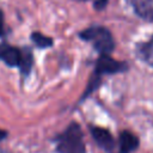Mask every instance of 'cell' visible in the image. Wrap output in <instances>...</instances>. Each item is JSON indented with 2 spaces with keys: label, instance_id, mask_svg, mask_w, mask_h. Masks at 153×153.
I'll return each instance as SVG.
<instances>
[{
  "label": "cell",
  "instance_id": "cell-10",
  "mask_svg": "<svg viewBox=\"0 0 153 153\" xmlns=\"http://www.w3.org/2000/svg\"><path fill=\"white\" fill-rule=\"evenodd\" d=\"M108 2H109V0H96L93 4V7L98 11H100V10H104L106 7Z\"/></svg>",
  "mask_w": 153,
  "mask_h": 153
},
{
  "label": "cell",
  "instance_id": "cell-12",
  "mask_svg": "<svg viewBox=\"0 0 153 153\" xmlns=\"http://www.w3.org/2000/svg\"><path fill=\"white\" fill-rule=\"evenodd\" d=\"M6 137H7V131L0 128V141H2V140L6 139Z\"/></svg>",
  "mask_w": 153,
  "mask_h": 153
},
{
  "label": "cell",
  "instance_id": "cell-2",
  "mask_svg": "<svg viewBox=\"0 0 153 153\" xmlns=\"http://www.w3.org/2000/svg\"><path fill=\"white\" fill-rule=\"evenodd\" d=\"M57 153H86V145L81 127L78 122H71L67 128L54 137Z\"/></svg>",
  "mask_w": 153,
  "mask_h": 153
},
{
  "label": "cell",
  "instance_id": "cell-1",
  "mask_svg": "<svg viewBox=\"0 0 153 153\" xmlns=\"http://www.w3.org/2000/svg\"><path fill=\"white\" fill-rule=\"evenodd\" d=\"M0 61L8 67H18L23 78L30 75L33 66V56L27 47L20 49L8 43H0Z\"/></svg>",
  "mask_w": 153,
  "mask_h": 153
},
{
  "label": "cell",
  "instance_id": "cell-9",
  "mask_svg": "<svg viewBox=\"0 0 153 153\" xmlns=\"http://www.w3.org/2000/svg\"><path fill=\"white\" fill-rule=\"evenodd\" d=\"M31 41L33 42V44L41 49H45V48H49L54 44V41L53 38L38 32V31H35L31 33Z\"/></svg>",
  "mask_w": 153,
  "mask_h": 153
},
{
  "label": "cell",
  "instance_id": "cell-8",
  "mask_svg": "<svg viewBox=\"0 0 153 153\" xmlns=\"http://www.w3.org/2000/svg\"><path fill=\"white\" fill-rule=\"evenodd\" d=\"M136 55L146 65L153 67V36L148 41L136 44Z\"/></svg>",
  "mask_w": 153,
  "mask_h": 153
},
{
  "label": "cell",
  "instance_id": "cell-5",
  "mask_svg": "<svg viewBox=\"0 0 153 153\" xmlns=\"http://www.w3.org/2000/svg\"><path fill=\"white\" fill-rule=\"evenodd\" d=\"M88 129L91 131V135L93 137V140L96 141V143L102 148L104 149L106 153H112L114 149H115V146H116V142H115V139L112 136V134L106 129V128H103V127H98V126H88Z\"/></svg>",
  "mask_w": 153,
  "mask_h": 153
},
{
  "label": "cell",
  "instance_id": "cell-4",
  "mask_svg": "<svg viewBox=\"0 0 153 153\" xmlns=\"http://www.w3.org/2000/svg\"><path fill=\"white\" fill-rule=\"evenodd\" d=\"M129 69V66L124 61H118L110 55H99L94 63V71L92 74L103 78L104 75H112L124 73Z\"/></svg>",
  "mask_w": 153,
  "mask_h": 153
},
{
  "label": "cell",
  "instance_id": "cell-3",
  "mask_svg": "<svg viewBox=\"0 0 153 153\" xmlns=\"http://www.w3.org/2000/svg\"><path fill=\"white\" fill-rule=\"evenodd\" d=\"M79 37L86 42L92 43V47L99 55H110L115 49V41L111 32L99 25L90 26L79 33Z\"/></svg>",
  "mask_w": 153,
  "mask_h": 153
},
{
  "label": "cell",
  "instance_id": "cell-13",
  "mask_svg": "<svg viewBox=\"0 0 153 153\" xmlns=\"http://www.w3.org/2000/svg\"><path fill=\"white\" fill-rule=\"evenodd\" d=\"M78 1H86V0H78Z\"/></svg>",
  "mask_w": 153,
  "mask_h": 153
},
{
  "label": "cell",
  "instance_id": "cell-11",
  "mask_svg": "<svg viewBox=\"0 0 153 153\" xmlns=\"http://www.w3.org/2000/svg\"><path fill=\"white\" fill-rule=\"evenodd\" d=\"M6 36V30H5V20H4V13L0 10V37Z\"/></svg>",
  "mask_w": 153,
  "mask_h": 153
},
{
  "label": "cell",
  "instance_id": "cell-7",
  "mask_svg": "<svg viewBox=\"0 0 153 153\" xmlns=\"http://www.w3.org/2000/svg\"><path fill=\"white\" fill-rule=\"evenodd\" d=\"M134 12L146 22H153V0H127Z\"/></svg>",
  "mask_w": 153,
  "mask_h": 153
},
{
  "label": "cell",
  "instance_id": "cell-6",
  "mask_svg": "<svg viewBox=\"0 0 153 153\" xmlns=\"http://www.w3.org/2000/svg\"><path fill=\"white\" fill-rule=\"evenodd\" d=\"M139 137L129 130H122L118 135V153H133L139 148Z\"/></svg>",
  "mask_w": 153,
  "mask_h": 153
}]
</instances>
